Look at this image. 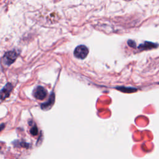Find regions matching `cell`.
<instances>
[{
	"label": "cell",
	"mask_w": 159,
	"mask_h": 159,
	"mask_svg": "<svg viewBox=\"0 0 159 159\" xmlns=\"http://www.w3.org/2000/svg\"><path fill=\"white\" fill-rule=\"evenodd\" d=\"M47 95V91L42 86H39L36 87L33 91V96L37 99L43 100Z\"/></svg>",
	"instance_id": "cell-3"
},
{
	"label": "cell",
	"mask_w": 159,
	"mask_h": 159,
	"mask_svg": "<svg viewBox=\"0 0 159 159\" xmlns=\"http://www.w3.org/2000/svg\"><path fill=\"white\" fill-rule=\"evenodd\" d=\"M30 132L32 135H36L38 133V130H37V127H36V125H34L30 130Z\"/></svg>",
	"instance_id": "cell-7"
},
{
	"label": "cell",
	"mask_w": 159,
	"mask_h": 159,
	"mask_svg": "<svg viewBox=\"0 0 159 159\" xmlns=\"http://www.w3.org/2000/svg\"><path fill=\"white\" fill-rule=\"evenodd\" d=\"M89 53L88 48L84 45L77 46L74 50V55L79 59L85 58Z\"/></svg>",
	"instance_id": "cell-2"
},
{
	"label": "cell",
	"mask_w": 159,
	"mask_h": 159,
	"mask_svg": "<svg viewBox=\"0 0 159 159\" xmlns=\"http://www.w3.org/2000/svg\"><path fill=\"white\" fill-rule=\"evenodd\" d=\"M127 43H128V45H129L130 47H133V48L135 47V42L134 40H128Z\"/></svg>",
	"instance_id": "cell-8"
},
{
	"label": "cell",
	"mask_w": 159,
	"mask_h": 159,
	"mask_svg": "<svg viewBox=\"0 0 159 159\" xmlns=\"http://www.w3.org/2000/svg\"><path fill=\"white\" fill-rule=\"evenodd\" d=\"M12 89V86L11 83H7L4 86V88L1 89V99L2 100H4L5 98H7L11 91Z\"/></svg>",
	"instance_id": "cell-4"
},
{
	"label": "cell",
	"mask_w": 159,
	"mask_h": 159,
	"mask_svg": "<svg viewBox=\"0 0 159 159\" xmlns=\"http://www.w3.org/2000/svg\"><path fill=\"white\" fill-rule=\"evenodd\" d=\"M158 44L150 42H145L144 43L140 44L138 48L140 50H150L152 48H155L158 47Z\"/></svg>",
	"instance_id": "cell-5"
},
{
	"label": "cell",
	"mask_w": 159,
	"mask_h": 159,
	"mask_svg": "<svg viewBox=\"0 0 159 159\" xmlns=\"http://www.w3.org/2000/svg\"><path fill=\"white\" fill-rule=\"evenodd\" d=\"M54 99H55V96H54V94L52 93L50 98L48 99V100L46 102L42 104V105H41L42 109H43L44 110H47V109L50 108L54 103Z\"/></svg>",
	"instance_id": "cell-6"
},
{
	"label": "cell",
	"mask_w": 159,
	"mask_h": 159,
	"mask_svg": "<svg viewBox=\"0 0 159 159\" xmlns=\"http://www.w3.org/2000/svg\"><path fill=\"white\" fill-rule=\"evenodd\" d=\"M17 55V53L14 50L6 52L2 58L4 64L6 65H11L16 60Z\"/></svg>",
	"instance_id": "cell-1"
}]
</instances>
